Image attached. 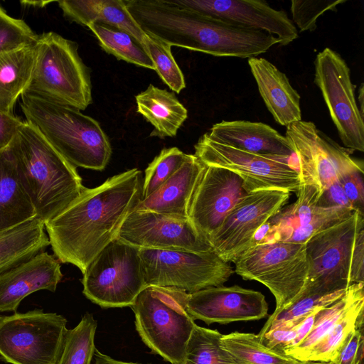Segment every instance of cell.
Returning <instances> with one entry per match:
<instances>
[{
  "label": "cell",
  "instance_id": "6da1fadb",
  "mask_svg": "<svg viewBox=\"0 0 364 364\" xmlns=\"http://www.w3.org/2000/svg\"><path fill=\"white\" fill-rule=\"evenodd\" d=\"M142 174L136 168L85 189L63 212L45 223L59 262L83 274L97 255L117 238L128 215L141 200Z\"/></svg>",
  "mask_w": 364,
  "mask_h": 364
},
{
  "label": "cell",
  "instance_id": "7a4b0ae2",
  "mask_svg": "<svg viewBox=\"0 0 364 364\" xmlns=\"http://www.w3.org/2000/svg\"><path fill=\"white\" fill-rule=\"evenodd\" d=\"M19 181L44 223L63 212L85 186L76 167L26 121L11 142Z\"/></svg>",
  "mask_w": 364,
  "mask_h": 364
},
{
  "label": "cell",
  "instance_id": "3957f363",
  "mask_svg": "<svg viewBox=\"0 0 364 364\" xmlns=\"http://www.w3.org/2000/svg\"><path fill=\"white\" fill-rule=\"evenodd\" d=\"M21 109L54 148L75 167L102 171L112 148L99 122L80 110L28 94L21 96Z\"/></svg>",
  "mask_w": 364,
  "mask_h": 364
},
{
  "label": "cell",
  "instance_id": "277c9868",
  "mask_svg": "<svg viewBox=\"0 0 364 364\" xmlns=\"http://www.w3.org/2000/svg\"><path fill=\"white\" fill-rule=\"evenodd\" d=\"M35 48L34 68L23 94L85 110L92 102L90 70L77 43L48 31L38 35Z\"/></svg>",
  "mask_w": 364,
  "mask_h": 364
},
{
  "label": "cell",
  "instance_id": "5b68a950",
  "mask_svg": "<svg viewBox=\"0 0 364 364\" xmlns=\"http://www.w3.org/2000/svg\"><path fill=\"white\" fill-rule=\"evenodd\" d=\"M188 293L173 288L146 286L132 309L143 342L171 364H183L188 339L196 327L187 309Z\"/></svg>",
  "mask_w": 364,
  "mask_h": 364
},
{
  "label": "cell",
  "instance_id": "8992f818",
  "mask_svg": "<svg viewBox=\"0 0 364 364\" xmlns=\"http://www.w3.org/2000/svg\"><path fill=\"white\" fill-rule=\"evenodd\" d=\"M243 279L255 280L274 295L277 312L304 290L308 276L306 243L274 242L254 246L234 262Z\"/></svg>",
  "mask_w": 364,
  "mask_h": 364
},
{
  "label": "cell",
  "instance_id": "52a82bcc",
  "mask_svg": "<svg viewBox=\"0 0 364 364\" xmlns=\"http://www.w3.org/2000/svg\"><path fill=\"white\" fill-rule=\"evenodd\" d=\"M66 325L62 315L42 310L0 317V356L11 364H57Z\"/></svg>",
  "mask_w": 364,
  "mask_h": 364
},
{
  "label": "cell",
  "instance_id": "ba28073f",
  "mask_svg": "<svg viewBox=\"0 0 364 364\" xmlns=\"http://www.w3.org/2000/svg\"><path fill=\"white\" fill-rule=\"evenodd\" d=\"M81 281L85 296L101 307L132 306L146 287L139 249L113 240L87 266Z\"/></svg>",
  "mask_w": 364,
  "mask_h": 364
},
{
  "label": "cell",
  "instance_id": "9c48e42d",
  "mask_svg": "<svg viewBox=\"0 0 364 364\" xmlns=\"http://www.w3.org/2000/svg\"><path fill=\"white\" fill-rule=\"evenodd\" d=\"M146 286L173 287L191 294L223 286L234 270L214 251L139 249Z\"/></svg>",
  "mask_w": 364,
  "mask_h": 364
},
{
  "label": "cell",
  "instance_id": "30bf717a",
  "mask_svg": "<svg viewBox=\"0 0 364 364\" xmlns=\"http://www.w3.org/2000/svg\"><path fill=\"white\" fill-rule=\"evenodd\" d=\"M363 227L364 215L355 211L306 242L308 276L301 294H328L351 285V254L356 234Z\"/></svg>",
  "mask_w": 364,
  "mask_h": 364
},
{
  "label": "cell",
  "instance_id": "8fae6325",
  "mask_svg": "<svg viewBox=\"0 0 364 364\" xmlns=\"http://www.w3.org/2000/svg\"><path fill=\"white\" fill-rule=\"evenodd\" d=\"M195 154L204 164L228 169L242 180L247 193L282 190L297 193L300 188L298 168L289 157L259 155L217 142L202 135L194 145Z\"/></svg>",
  "mask_w": 364,
  "mask_h": 364
},
{
  "label": "cell",
  "instance_id": "7c38bea8",
  "mask_svg": "<svg viewBox=\"0 0 364 364\" xmlns=\"http://www.w3.org/2000/svg\"><path fill=\"white\" fill-rule=\"evenodd\" d=\"M314 82L320 89L339 137L350 151H364V122L355 96L350 69L329 48L314 61Z\"/></svg>",
  "mask_w": 364,
  "mask_h": 364
},
{
  "label": "cell",
  "instance_id": "4fadbf2b",
  "mask_svg": "<svg viewBox=\"0 0 364 364\" xmlns=\"http://www.w3.org/2000/svg\"><path fill=\"white\" fill-rule=\"evenodd\" d=\"M286 138L299 164L300 185L316 186L321 194L343 173L363 169V164L311 122L300 120L287 127Z\"/></svg>",
  "mask_w": 364,
  "mask_h": 364
},
{
  "label": "cell",
  "instance_id": "5bb4252c",
  "mask_svg": "<svg viewBox=\"0 0 364 364\" xmlns=\"http://www.w3.org/2000/svg\"><path fill=\"white\" fill-rule=\"evenodd\" d=\"M290 194L276 189L248 193L209 237L213 251L224 261L235 262L251 247L255 233L284 207Z\"/></svg>",
  "mask_w": 364,
  "mask_h": 364
},
{
  "label": "cell",
  "instance_id": "9a60e30c",
  "mask_svg": "<svg viewBox=\"0 0 364 364\" xmlns=\"http://www.w3.org/2000/svg\"><path fill=\"white\" fill-rule=\"evenodd\" d=\"M117 239L139 249L213 251L188 218L151 211H132Z\"/></svg>",
  "mask_w": 364,
  "mask_h": 364
},
{
  "label": "cell",
  "instance_id": "2e32d148",
  "mask_svg": "<svg viewBox=\"0 0 364 364\" xmlns=\"http://www.w3.org/2000/svg\"><path fill=\"white\" fill-rule=\"evenodd\" d=\"M247 193L238 175L224 168L206 165L193 196L188 218L209 241L228 213Z\"/></svg>",
  "mask_w": 364,
  "mask_h": 364
},
{
  "label": "cell",
  "instance_id": "e0dca14e",
  "mask_svg": "<svg viewBox=\"0 0 364 364\" xmlns=\"http://www.w3.org/2000/svg\"><path fill=\"white\" fill-rule=\"evenodd\" d=\"M183 7L243 27L263 31L286 46L298 38L294 23L282 10L261 0H173Z\"/></svg>",
  "mask_w": 364,
  "mask_h": 364
},
{
  "label": "cell",
  "instance_id": "ac0fdd59",
  "mask_svg": "<svg viewBox=\"0 0 364 364\" xmlns=\"http://www.w3.org/2000/svg\"><path fill=\"white\" fill-rule=\"evenodd\" d=\"M187 309L194 320L227 324L263 318L267 315L268 304L259 291L223 285L188 294Z\"/></svg>",
  "mask_w": 364,
  "mask_h": 364
},
{
  "label": "cell",
  "instance_id": "d6986e66",
  "mask_svg": "<svg viewBox=\"0 0 364 364\" xmlns=\"http://www.w3.org/2000/svg\"><path fill=\"white\" fill-rule=\"evenodd\" d=\"M62 278L59 260L48 252L38 253L0 274V311H15L35 291L54 292Z\"/></svg>",
  "mask_w": 364,
  "mask_h": 364
},
{
  "label": "cell",
  "instance_id": "ffe728a7",
  "mask_svg": "<svg viewBox=\"0 0 364 364\" xmlns=\"http://www.w3.org/2000/svg\"><path fill=\"white\" fill-rule=\"evenodd\" d=\"M205 134L213 141L252 154L289 158L294 154L286 136L262 122L222 121Z\"/></svg>",
  "mask_w": 364,
  "mask_h": 364
},
{
  "label": "cell",
  "instance_id": "44dd1931",
  "mask_svg": "<svg viewBox=\"0 0 364 364\" xmlns=\"http://www.w3.org/2000/svg\"><path fill=\"white\" fill-rule=\"evenodd\" d=\"M206 168L194 154H187L181 166L158 189L141 198L134 211H151L188 218L191 202Z\"/></svg>",
  "mask_w": 364,
  "mask_h": 364
},
{
  "label": "cell",
  "instance_id": "7402d4cb",
  "mask_svg": "<svg viewBox=\"0 0 364 364\" xmlns=\"http://www.w3.org/2000/svg\"><path fill=\"white\" fill-rule=\"evenodd\" d=\"M259 92L274 120L282 126L301 120L300 95L287 75L263 58L248 59Z\"/></svg>",
  "mask_w": 364,
  "mask_h": 364
},
{
  "label": "cell",
  "instance_id": "603a6c76",
  "mask_svg": "<svg viewBox=\"0 0 364 364\" xmlns=\"http://www.w3.org/2000/svg\"><path fill=\"white\" fill-rule=\"evenodd\" d=\"M57 3L70 21L85 26L91 23L105 25L124 31L144 43L146 33L132 18L123 0H60Z\"/></svg>",
  "mask_w": 364,
  "mask_h": 364
},
{
  "label": "cell",
  "instance_id": "cb8c5ba5",
  "mask_svg": "<svg viewBox=\"0 0 364 364\" xmlns=\"http://www.w3.org/2000/svg\"><path fill=\"white\" fill-rule=\"evenodd\" d=\"M36 216L19 181L11 143L0 151V232Z\"/></svg>",
  "mask_w": 364,
  "mask_h": 364
},
{
  "label": "cell",
  "instance_id": "d4e9b609",
  "mask_svg": "<svg viewBox=\"0 0 364 364\" xmlns=\"http://www.w3.org/2000/svg\"><path fill=\"white\" fill-rule=\"evenodd\" d=\"M135 100L137 112L154 127L150 134L151 136L173 137L187 119V109L173 92L150 84L146 90L135 96Z\"/></svg>",
  "mask_w": 364,
  "mask_h": 364
},
{
  "label": "cell",
  "instance_id": "484cf974",
  "mask_svg": "<svg viewBox=\"0 0 364 364\" xmlns=\"http://www.w3.org/2000/svg\"><path fill=\"white\" fill-rule=\"evenodd\" d=\"M50 245L38 217L0 232V274L30 259Z\"/></svg>",
  "mask_w": 364,
  "mask_h": 364
},
{
  "label": "cell",
  "instance_id": "4316f807",
  "mask_svg": "<svg viewBox=\"0 0 364 364\" xmlns=\"http://www.w3.org/2000/svg\"><path fill=\"white\" fill-rule=\"evenodd\" d=\"M35 60V43L0 54V111L13 114L30 82Z\"/></svg>",
  "mask_w": 364,
  "mask_h": 364
},
{
  "label": "cell",
  "instance_id": "83f0119b",
  "mask_svg": "<svg viewBox=\"0 0 364 364\" xmlns=\"http://www.w3.org/2000/svg\"><path fill=\"white\" fill-rule=\"evenodd\" d=\"M364 298V283L350 285L344 295L331 305L321 309L314 326L302 342L284 354L302 362L304 357L360 299Z\"/></svg>",
  "mask_w": 364,
  "mask_h": 364
},
{
  "label": "cell",
  "instance_id": "f1b7e54d",
  "mask_svg": "<svg viewBox=\"0 0 364 364\" xmlns=\"http://www.w3.org/2000/svg\"><path fill=\"white\" fill-rule=\"evenodd\" d=\"M221 346L236 364H303L266 347L257 334L235 331L222 336Z\"/></svg>",
  "mask_w": 364,
  "mask_h": 364
},
{
  "label": "cell",
  "instance_id": "f546056e",
  "mask_svg": "<svg viewBox=\"0 0 364 364\" xmlns=\"http://www.w3.org/2000/svg\"><path fill=\"white\" fill-rule=\"evenodd\" d=\"M97 39L100 46L117 60L155 70L144 46L132 35L105 25L91 23L87 26Z\"/></svg>",
  "mask_w": 364,
  "mask_h": 364
},
{
  "label": "cell",
  "instance_id": "4dcf8cb0",
  "mask_svg": "<svg viewBox=\"0 0 364 364\" xmlns=\"http://www.w3.org/2000/svg\"><path fill=\"white\" fill-rule=\"evenodd\" d=\"M364 318V298L358 301L304 357L302 362L328 363L338 355L348 336Z\"/></svg>",
  "mask_w": 364,
  "mask_h": 364
},
{
  "label": "cell",
  "instance_id": "1f68e13d",
  "mask_svg": "<svg viewBox=\"0 0 364 364\" xmlns=\"http://www.w3.org/2000/svg\"><path fill=\"white\" fill-rule=\"evenodd\" d=\"M97 327L92 314L86 313L75 328L68 330L57 364H91L96 350Z\"/></svg>",
  "mask_w": 364,
  "mask_h": 364
},
{
  "label": "cell",
  "instance_id": "d6a6232c",
  "mask_svg": "<svg viewBox=\"0 0 364 364\" xmlns=\"http://www.w3.org/2000/svg\"><path fill=\"white\" fill-rule=\"evenodd\" d=\"M221 334L196 326L186 346L183 364H236L221 346Z\"/></svg>",
  "mask_w": 364,
  "mask_h": 364
},
{
  "label": "cell",
  "instance_id": "836d02e7",
  "mask_svg": "<svg viewBox=\"0 0 364 364\" xmlns=\"http://www.w3.org/2000/svg\"><path fill=\"white\" fill-rule=\"evenodd\" d=\"M143 45L160 78L172 91L179 93L186 87V82L183 74L172 55L171 46L146 33Z\"/></svg>",
  "mask_w": 364,
  "mask_h": 364
},
{
  "label": "cell",
  "instance_id": "e575fe53",
  "mask_svg": "<svg viewBox=\"0 0 364 364\" xmlns=\"http://www.w3.org/2000/svg\"><path fill=\"white\" fill-rule=\"evenodd\" d=\"M347 289L328 294H299L291 304L277 312H273L257 335L262 336L279 323L304 317L318 307L331 305L342 297Z\"/></svg>",
  "mask_w": 364,
  "mask_h": 364
},
{
  "label": "cell",
  "instance_id": "d590c367",
  "mask_svg": "<svg viewBox=\"0 0 364 364\" xmlns=\"http://www.w3.org/2000/svg\"><path fill=\"white\" fill-rule=\"evenodd\" d=\"M187 154L177 147L164 148L148 165L142 183L146 198L165 183L183 164Z\"/></svg>",
  "mask_w": 364,
  "mask_h": 364
},
{
  "label": "cell",
  "instance_id": "8d00e7d4",
  "mask_svg": "<svg viewBox=\"0 0 364 364\" xmlns=\"http://www.w3.org/2000/svg\"><path fill=\"white\" fill-rule=\"evenodd\" d=\"M353 212L343 207L320 208L308 223L279 235L275 242L306 243L317 233L349 218Z\"/></svg>",
  "mask_w": 364,
  "mask_h": 364
},
{
  "label": "cell",
  "instance_id": "74e56055",
  "mask_svg": "<svg viewBox=\"0 0 364 364\" xmlns=\"http://www.w3.org/2000/svg\"><path fill=\"white\" fill-rule=\"evenodd\" d=\"M37 38L24 20L9 16L0 6V54L33 44Z\"/></svg>",
  "mask_w": 364,
  "mask_h": 364
},
{
  "label": "cell",
  "instance_id": "f35d334b",
  "mask_svg": "<svg viewBox=\"0 0 364 364\" xmlns=\"http://www.w3.org/2000/svg\"><path fill=\"white\" fill-rule=\"evenodd\" d=\"M346 0H292L291 13L292 19L301 31H313L316 26L317 18L327 11H335L336 6Z\"/></svg>",
  "mask_w": 364,
  "mask_h": 364
},
{
  "label": "cell",
  "instance_id": "ab89813d",
  "mask_svg": "<svg viewBox=\"0 0 364 364\" xmlns=\"http://www.w3.org/2000/svg\"><path fill=\"white\" fill-rule=\"evenodd\" d=\"M304 318L279 323L262 336H257L266 347L284 353L291 347L296 337L297 326Z\"/></svg>",
  "mask_w": 364,
  "mask_h": 364
},
{
  "label": "cell",
  "instance_id": "60d3db41",
  "mask_svg": "<svg viewBox=\"0 0 364 364\" xmlns=\"http://www.w3.org/2000/svg\"><path fill=\"white\" fill-rule=\"evenodd\" d=\"M363 319L347 338L336 357L329 364H363Z\"/></svg>",
  "mask_w": 364,
  "mask_h": 364
},
{
  "label": "cell",
  "instance_id": "b9f144b4",
  "mask_svg": "<svg viewBox=\"0 0 364 364\" xmlns=\"http://www.w3.org/2000/svg\"><path fill=\"white\" fill-rule=\"evenodd\" d=\"M363 169L343 173L338 177L341 187L354 211L364 215Z\"/></svg>",
  "mask_w": 364,
  "mask_h": 364
},
{
  "label": "cell",
  "instance_id": "7bdbcfd3",
  "mask_svg": "<svg viewBox=\"0 0 364 364\" xmlns=\"http://www.w3.org/2000/svg\"><path fill=\"white\" fill-rule=\"evenodd\" d=\"M349 281L350 284L364 283V227L356 234L350 257Z\"/></svg>",
  "mask_w": 364,
  "mask_h": 364
},
{
  "label": "cell",
  "instance_id": "ee69618b",
  "mask_svg": "<svg viewBox=\"0 0 364 364\" xmlns=\"http://www.w3.org/2000/svg\"><path fill=\"white\" fill-rule=\"evenodd\" d=\"M316 206L321 208L343 207L354 211L338 179L323 190L317 200Z\"/></svg>",
  "mask_w": 364,
  "mask_h": 364
},
{
  "label": "cell",
  "instance_id": "f6af8a7d",
  "mask_svg": "<svg viewBox=\"0 0 364 364\" xmlns=\"http://www.w3.org/2000/svg\"><path fill=\"white\" fill-rule=\"evenodd\" d=\"M23 120L13 114L0 111V151L13 141Z\"/></svg>",
  "mask_w": 364,
  "mask_h": 364
},
{
  "label": "cell",
  "instance_id": "bcb514c9",
  "mask_svg": "<svg viewBox=\"0 0 364 364\" xmlns=\"http://www.w3.org/2000/svg\"><path fill=\"white\" fill-rule=\"evenodd\" d=\"M93 358L95 360L94 364H138L114 360L112 358L100 353L97 349L95 350Z\"/></svg>",
  "mask_w": 364,
  "mask_h": 364
},
{
  "label": "cell",
  "instance_id": "7dc6e473",
  "mask_svg": "<svg viewBox=\"0 0 364 364\" xmlns=\"http://www.w3.org/2000/svg\"><path fill=\"white\" fill-rule=\"evenodd\" d=\"M53 1H21L20 4L24 7L43 8Z\"/></svg>",
  "mask_w": 364,
  "mask_h": 364
},
{
  "label": "cell",
  "instance_id": "c3c4849f",
  "mask_svg": "<svg viewBox=\"0 0 364 364\" xmlns=\"http://www.w3.org/2000/svg\"><path fill=\"white\" fill-rule=\"evenodd\" d=\"M363 83L361 84L358 95V103L360 104L359 110L362 115H363Z\"/></svg>",
  "mask_w": 364,
  "mask_h": 364
},
{
  "label": "cell",
  "instance_id": "681fc988",
  "mask_svg": "<svg viewBox=\"0 0 364 364\" xmlns=\"http://www.w3.org/2000/svg\"><path fill=\"white\" fill-rule=\"evenodd\" d=\"M303 364H329L328 363L324 362H316V361H306Z\"/></svg>",
  "mask_w": 364,
  "mask_h": 364
}]
</instances>
